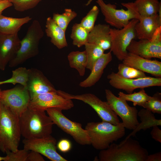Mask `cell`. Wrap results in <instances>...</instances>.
<instances>
[{"label": "cell", "instance_id": "1", "mask_svg": "<svg viewBox=\"0 0 161 161\" xmlns=\"http://www.w3.org/2000/svg\"><path fill=\"white\" fill-rule=\"evenodd\" d=\"M148 153L137 141L129 137L119 144L113 143L106 149L100 150V161H146Z\"/></svg>", "mask_w": 161, "mask_h": 161}, {"label": "cell", "instance_id": "2", "mask_svg": "<svg viewBox=\"0 0 161 161\" xmlns=\"http://www.w3.org/2000/svg\"><path fill=\"white\" fill-rule=\"evenodd\" d=\"M21 136L32 139L51 135L53 123L45 111L28 108L19 117Z\"/></svg>", "mask_w": 161, "mask_h": 161}, {"label": "cell", "instance_id": "3", "mask_svg": "<svg viewBox=\"0 0 161 161\" xmlns=\"http://www.w3.org/2000/svg\"><path fill=\"white\" fill-rule=\"evenodd\" d=\"M21 136L19 117L0 102V151H17Z\"/></svg>", "mask_w": 161, "mask_h": 161}, {"label": "cell", "instance_id": "4", "mask_svg": "<svg viewBox=\"0 0 161 161\" xmlns=\"http://www.w3.org/2000/svg\"><path fill=\"white\" fill-rule=\"evenodd\" d=\"M85 129L90 138L91 144L100 150L107 148L110 144L125 134V128L122 122L114 125L105 121L91 122L87 124Z\"/></svg>", "mask_w": 161, "mask_h": 161}, {"label": "cell", "instance_id": "5", "mask_svg": "<svg viewBox=\"0 0 161 161\" xmlns=\"http://www.w3.org/2000/svg\"><path fill=\"white\" fill-rule=\"evenodd\" d=\"M44 35L40 22L37 20L33 21L28 27L25 35L21 40L19 49L9 63V66L16 67L37 55L39 52V43Z\"/></svg>", "mask_w": 161, "mask_h": 161}, {"label": "cell", "instance_id": "6", "mask_svg": "<svg viewBox=\"0 0 161 161\" xmlns=\"http://www.w3.org/2000/svg\"><path fill=\"white\" fill-rule=\"evenodd\" d=\"M104 20L110 26L115 28L121 29L126 26L131 20L139 19L140 15L133 2L122 3L121 4L126 10L118 9L116 6L109 3L106 4L103 0H96Z\"/></svg>", "mask_w": 161, "mask_h": 161}, {"label": "cell", "instance_id": "7", "mask_svg": "<svg viewBox=\"0 0 161 161\" xmlns=\"http://www.w3.org/2000/svg\"><path fill=\"white\" fill-rule=\"evenodd\" d=\"M62 111L59 109L49 108L46 111L54 124L71 136L77 143L83 145H90L88 133L82 128L81 124L70 120L63 114Z\"/></svg>", "mask_w": 161, "mask_h": 161}, {"label": "cell", "instance_id": "8", "mask_svg": "<svg viewBox=\"0 0 161 161\" xmlns=\"http://www.w3.org/2000/svg\"><path fill=\"white\" fill-rule=\"evenodd\" d=\"M139 20L134 19L122 28L110 29L111 45L110 51L120 61H122L128 54L127 49L136 37L135 27Z\"/></svg>", "mask_w": 161, "mask_h": 161}, {"label": "cell", "instance_id": "9", "mask_svg": "<svg viewBox=\"0 0 161 161\" xmlns=\"http://www.w3.org/2000/svg\"><path fill=\"white\" fill-rule=\"evenodd\" d=\"M57 93L66 98L82 101L90 106L97 113L102 121L114 125L120 123L118 116L111 108L107 102L102 101L95 95L90 93L79 95H72L61 90Z\"/></svg>", "mask_w": 161, "mask_h": 161}, {"label": "cell", "instance_id": "10", "mask_svg": "<svg viewBox=\"0 0 161 161\" xmlns=\"http://www.w3.org/2000/svg\"><path fill=\"white\" fill-rule=\"evenodd\" d=\"M105 93L106 102L112 109L121 118L125 128L130 130L135 129L139 123L136 108L129 106L127 101L116 96L109 89H105Z\"/></svg>", "mask_w": 161, "mask_h": 161}, {"label": "cell", "instance_id": "11", "mask_svg": "<svg viewBox=\"0 0 161 161\" xmlns=\"http://www.w3.org/2000/svg\"><path fill=\"white\" fill-rule=\"evenodd\" d=\"M1 102L19 117L28 108L30 100L27 88L22 85L1 90Z\"/></svg>", "mask_w": 161, "mask_h": 161}, {"label": "cell", "instance_id": "12", "mask_svg": "<svg viewBox=\"0 0 161 161\" xmlns=\"http://www.w3.org/2000/svg\"><path fill=\"white\" fill-rule=\"evenodd\" d=\"M128 52L151 59H161V26L155 31L150 39L138 41L133 39L127 49Z\"/></svg>", "mask_w": 161, "mask_h": 161}, {"label": "cell", "instance_id": "13", "mask_svg": "<svg viewBox=\"0 0 161 161\" xmlns=\"http://www.w3.org/2000/svg\"><path fill=\"white\" fill-rule=\"evenodd\" d=\"M110 85L115 89L125 91L128 94L133 93L135 89L161 86V78L145 77L137 79L123 78L112 72L107 76Z\"/></svg>", "mask_w": 161, "mask_h": 161}, {"label": "cell", "instance_id": "14", "mask_svg": "<svg viewBox=\"0 0 161 161\" xmlns=\"http://www.w3.org/2000/svg\"><path fill=\"white\" fill-rule=\"evenodd\" d=\"M74 106L72 100L63 97L58 94L56 91L46 92L34 97L30 99L28 108L46 111L49 108L68 110Z\"/></svg>", "mask_w": 161, "mask_h": 161}, {"label": "cell", "instance_id": "15", "mask_svg": "<svg viewBox=\"0 0 161 161\" xmlns=\"http://www.w3.org/2000/svg\"><path fill=\"white\" fill-rule=\"evenodd\" d=\"M22 142L24 149L37 152L51 161H67L57 152L56 140L51 135L37 139H24Z\"/></svg>", "mask_w": 161, "mask_h": 161}, {"label": "cell", "instance_id": "16", "mask_svg": "<svg viewBox=\"0 0 161 161\" xmlns=\"http://www.w3.org/2000/svg\"><path fill=\"white\" fill-rule=\"evenodd\" d=\"M20 41L18 33L13 34L0 33V68L4 71L9 62L19 49Z\"/></svg>", "mask_w": 161, "mask_h": 161}, {"label": "cell", "instance_id": "17", "mask_svg": "<svg viewBox=\"0 0 161 161\" xmlns=\"http://www.w3.org/2000/svg\"><path fill=\"white\" fill-rule=\"evenodd\" d=\"M27 88L30 99L39 94L57 90L42 72L33 68L29 69Z\"/></svg>", "mask_w": 161, "mask_h": 161}, {"label": "cell", "instance_id": "18", "mask_svg": "<svg viewBox=\"0 0 161 161\" xmlns=\"http://www.w3.org/2000/svg\"><path fill=\"white\" fill-rule=\"evenodd\" d=\"M122 63L144 72L161 78V62L156 60L146 59L129 52L123 60Z\"/></svg>", "mask_w": 161, "mask_h": 161}, {"label": "cell", "instance_id": "19", "mask_svg": "<svg viewBox=\"0 0 161 161\" xmlns=\"http://www.w3.org/2000/svg\"><path fill=\"white\" fill-rule=\"evenodd\" d=\"M161 10L157 14L140 16L135 27L136 37L139 39H150L156 30L161 26Z\"/></svg>", "mask_w": 161, "mask_h": 161}, {"label": "cell", "instance_id": "20", "mask_svg": "<svg viewBox=\"0 0 161 161\" xmlns=\"http://www.w3.org/2000/svg\"><path fill=\"white\" fill-rule=\"evenodd\" d=\"M112 59L111 51L104 53L95 62L88 77L80 83L79 86L86 88L94 86L100 79L104 69Z\"/></svg>", "mask_w": 161, "mask_h": 161}, {"label": "cell", "instance_id": "21", "mask_svg": "<svg viewBox=\"0 0 161 161\" xmlns=\"http://www.w3.org/2000/svg\"><path fill=\"white\" fill-rule=\"evenodd\" d=\"M111 28L109 24L95 25L89 32L88 42L97 45L104 51L110 49L111 45Z\"/></svg>", "mask_w": 161, "mask_h": 161}, {"label": "cell", "instance_id": "22", "mask_svg": "<svg viewBox=\"0 0 161 161\" xmlns=\"http://www.w3.org/2000/svg\"><path fill=\"white\" fill-rule=\"evenodd\" d=\"M45 27L46 35L50 38V41L54 45L59 49L67 46L65 32L55 23L52 18L49 17L47 18Z\"/></svg>", "mask_w": 161, "mask_h": 161}, {"label": "cell", "instance_id": "23", "mask_svg": "<svg viewBox=\"0 0 161 161\" xmlns=\"http://www.w3.org/2000/svg\"><path fill=\"white\" fill-rule=\"evenodd\" d=\"M32 18L29 16L15 18L0 15V33L7 34L18 33L21 27Z\"/></svg>", "mask_w": 161, "mask_h": 161}, {"label": "cell", "instance_id": "24", "mask_svg": "<svg viewBox=\"0 0 161 161\" xmlns=\"http://www.w3.org/2000/svg\"><path fill=\"white\" fill-rule=\"evenodd\" d=\"M137 115L141 122L125 139L131 136H135L136 133L141 130H145L154 126H161V120L156 119L153 113L145 109H140Z\"/></svg>", "mask_w": 161, "mask_h": 161}, {"label": "cell", "instance_id": "25", "mask_svg": "<svg viewBox=\"0 0 161 161\" xmlns=\"http://www.w3.org/2000/svg\"><path fill=\"white\" fill-rule=\"evenodd\" d=\"M133 2L140 16L157 14L161 9L158 0H135Z\"/></svg>", "mask_w": 161, "mask_h": 161}, {"label": "cell", "instance_id": "26", "mask_svg": "<svg viewBox=\"0 0 161 161\" xmlns=\"http://www.w3.org/2000/svg\"><path fill=\"white\" fill-rule=\"evenodd\" d=\"M70 66L76 69L80 76L85 75L87 64V55L86 51H73L67 56Z\"/></svg>", "mask_w": 161, "mask_h": 161}, {"label": "cell", "instance_id": "27", "mask_svg": "<svg viewBox=\"0 0 161 161\" xmlns=\"http://www.w3.org/2000/svg\"><path fill=\"white\" fill-rule=\"evenodd\" d=\"M89 32L80 23L74 24L70 36L73 44L78 47L85 45L88 42Z\"/></svg>", "mask_w": 161, "mask_h": 161}, {"label": "cell", "instance_id": "28", "mask_svg": "<svg viewBox=\"0 0 161 161\" xmlns=\"http://www.w3.org/2000/svg\"><path fill=\"white\" fill-rule=\"evenodd\" d=\"M12 72L11 78L5 80L0 81V85L7 83H11L14 85L19 83L27 88L29 69L25 67H20L13 70Z\"/></svg>", "mask_w": 161, "mask_h": 161}, {"label": "cell", "instance_id": "29", "mask_svg": "<svg viewBox=\"0 0 161 161\" xmlns=\"http://www.w3.org/2000/svg\"><path fill=\"white\" fill-rule=\"evenodd\" d=\"M118 95V97L126 101L132 102L134 106L137 105L142 107L151 97L146 93L144 89H141L138 92L131 94H126L120 92Z\"/></svg>", "mask_w": 161, "mask_h": 161}, {"label": "cell", "instance_id": "30", "mask_svg": "<svg viewBox=\"0 0 161 161\" xmlns=\"http://www.w3.org/2000/svg\"><path fill=\"white\" fill-rule=\"evenodd\" d=\"M84 46L87 58L86 68L91 71L96 61L104 53V50L92 43L88 42Z\"/></svg>", "mask_w": 161, "mask_h": 161}, {"label": "cell", "instance_id": "31", "mask_svg": "<svg viewBox=\"0 0 161 161\" xmlns=\"http://www.w3.org/2000/svg\"><path fill=\"white\" fill-rule=\"evenodd\" d=\"M77 15V13L71 9L66 8L61 14L53 13L52 18L55 23L66 32L69 23Z\"/></svg>", "mask_w": 161, "mask_h": 161}, {"label": "cell", "instance_id": "32", "mask_svg": "<svg viewBox=\"0 0 161 161\" xmlns=\"http://www.w3.org/2000/svg\"><path fill=\"white\" fill-rule=\"evenodd\" d=\"M117 74L120 77L128 79H137L146 77L145 72L123 63L118 66Z\"/></svg>", "mask_w": 161, "mask_h": 161}, {"label": "cell", "instance_id": "33", "mask_svg": "<svg viewBox=\"0 0 161 161\" xmlns=\"http://www.w3.org/2000/svg\"><path fill=\"white\" fill-rule=\"evenodd\" d=\"M99 12L98 7L94 5L81 20L80 24L89 32L93 28Z\"/></svg>", "mask_w": 161, "mask_h": 161}, {"label": "cell", "instance_id": "34", "mask_svg": "<svg viewBox=\"0 0 161 161\" xmlns=\"http://www.w3.org/2000/svg\"><path fill=\"white\" fill-rule=\"evenodd\" d=\"M143 107L154 113L161 114V93L157 92L143 105Z\"/></svg>", "mask_w": 161, "mask_h": 161}, {"label": "cell", "instance_id": "35", "mask_svg": "<svg viewBox=\"0 0 161 161\" xmlns=\"http://www.w3.org/2000/svg\"><path fill=\"white\" fill-rule=\"evenodd\" d=\"M42 0H13L11 3L17 11L23 12L35 7Z\"/></svg>", "mask_w": 161, "mask_h": 161}, {"label": "cell", "instance_id": "36", "mask_svg": "<svg viewBox=\"0 0 161 161\" xmlns=\"http://www.w3.org/2000/svg\"><path fill=\"white\" fill-rule=\"evenodd\" d=\"M5 161H26L29 151L24 149L16 152L7 151Z\"/></svg>", "mask_w": 161, "mask_h": 161}, {"label": "cell", "instance_id": "37", "mask_svg": "<svg viewBox=\"0 0 161 161\" xmlns=\"http://www.w3.org/2000/svg\"><path fill=\"white\" fill-rule=\"evenodd\" d=\"M57 147L61 152L65 153L68 152L71 149L72 144L69 140L63 139L58 142L57 144Z\"/></svg>", "mask_w": 161, "mask_h": 161}, {"label": "cell", "instance_id": "38", "mask_svg": "<svg viewBox=\"0 0 161 161\" xmlns=\"http://www.w3.org/2000/svg\"><path fill=\"white\" fill-rule=\"evenodd\" d=\"M29 152L26 161H44L45 160L41 154L34 151Z\"/></svg>", "mask_w": 161, "mask_h": 161}, {"label": "cell", "instance_id": "39", "mask_svg": "<svg viewBox=\"0 0 161 161\" xmlns=\"http://www.w3.org/2000/svg\"><path fill=\"white\" fill-rule=\"evenodd\" d=\"M150 134L152 138L156 141L161 143V130L158 127L155 126L152 127Z\"/></svg>", "mask_w": 161, "mask_h": 161}, {"label": "cell", "instance_id": "40", "mask_svg": "<svg viewBox=\"0 0 161 161\" xmlns=\"http://www.w3.org/2000/svg\"><path fill=\"white\" fill-rule=\"evenodd\" d=\"M161 152L159 151L148 155L146 161H161Z\"/></svg>", "mask_w": 161, "mask_h": 161}, {"label": "cell", "instance_id": "41", "mask_svg": "<svg viewBox=\"0 0 161 161\" xmlns=\"http://www.w3.org/2000/svg\"><path fill=\"white\" fill-rule=\"evenodd\" d=\"M13 6L12 3L8 0L0 1V15L2 12L7 8Z\"/></svg>", "mask_w": 161, "mask_h": 161}, {"label": "cell", "instance_id": "42", "mask_svg": "<svg viewBox=\"0 0 161 161\" xmlns=\"http://www.w3.org/2000/svg\"><path fill=\"white\" fill-rule=\"evenodd\" d=\"M5 157H1L0 156V161L3 160L4 161H5Z\"/></svg>", "mask_w": 161, "mask_h": 161}, {"label": "cell", "instance_id": "43", "mask_svg": "<svg viewBox=\"0 0 161 161\" xmlns=\"http://www.w3.org/2000/svg\"><path fill=\"white\" fill-rule=\"evenodd\" d=\"M92 0H89L87 3L86 4V5L87 6L89 5L92 1Z\"/></svg>", "mask_w": 161, "mask_h": 161}, {"label": "cell", "instance_id": "44", "mask_svg": "<svg viewBox=\"0 0 161 161\" xmlns=\"http://www.w3.org/2000/svg\"><path fill=\"white\" fill-rule=\"evenodd\" d=\"M1 89L0 88V93H1ZM0 102H1V101H0Z\"/></svg>", "mask_w": 161, "mask_h": 161}, {"label": "cell", "instance_id": "45", "mask_svg": "<svg viewBox=\"0 0 161 161\" xmlns=\"http://www.w3.org/2000/svg\"><path fill=\"white\" fill-rule=\"evenodd\" d=\"M8 0L11 2V1L13 0Z\"/></svg>", "mask_w": 161, "mask_h": 161}, {"label": "cell", "instance_id": "46", "mask_svg": "<svg viewBox=\"0 0 161 161\" xmlns=\"http://www.w3.org/2000/svg\"><path fill=\"white\" fill-rule=\"evenodd\" d=\"M4 0H0V1H4Z\"/></svg>", "mask_w": 161, "mask_h": 161}, {"label": "cell", "instance_id": "47", "mask_svg": "<svg viewBox=\"0 0 161 161\" xmlns=\"http://www.w3.org/2000/svg\"><path fill=\"white\" fill-rule=\"evenodd\" d=\"M0 70H1L0 68Z\"/></svg>", "mask_w": 161, "mask_h": 161}]
</instances>
